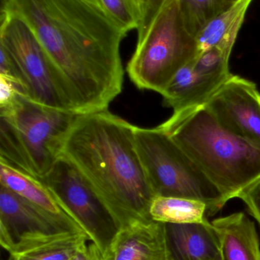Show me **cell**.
I'll return each instance as SVG.
<instances>
[{"label":"cell","mask_w":260,"mask_h":260,"mask_svg":"<svg viewBox=\"0 0 260 260\" xmlns=\"http://www.w3.org/2000/svg\"><path fill=\"white\" fill-rule=\"evenodd\" d=\"M134 138L156 197L201 200L207 203L208 215L211 216L225 206L218 188L166 132L158 126H136Z\"/></svg>","instance_id":"5b68a950"},{"label":"cell","mask_w":260,"mask_h":260,"mask_svg":"<svg viewBox=\"0 0 260 260\" xmlns=\"http://www.w3.org/2000/svg\"><path fill=\"white\" fill-rule=\"evenodd\" d=\"M166 231L174 260H212L221 256L212 222L166 224Z\"/></svg>","instance_id":"4fadbf2b"},{"label":"cell","mask_w":260,"mask_h":260,"mask_svg":"<svg viewBox=\"0 0 260 260\" xmlns=\"http://www.w3.org/2000/svg\"><path fill=\"white\" fill-rule=\"evenodd\" d=\"M141 12V20L137 30V41L145 37L150 26L160 10L161 0H137Z\"/></svg>","instance_id":"603a6c76"},{"label":"cell","mask_w":260,"mask_h":260,"mask_svg":"<svg viewBox=\"0 0 260 260\" xmlns=\"http://www.w3.org/2000/svg\"><path fill=\"white\" fill-rule=\"evenodd\" d=\"M103 260H174L166 224L154 220L138 221L119 229Z\"/></svg>","instance_id":"8fae6325"},{"label":"cell","mask_w":260,"mask_h":260,"mask_svg":"<svg viewBox=\"0 0 260 260\" xmlns=\"http://www.w3.org/2000/svg\"><path fill=\"white\" fill-rule=\"evenodd\" d=\"M230 53L216 46L195 58L194 70L201 76L224 84L232 76L229 70Z\"/></svg>","instance_id":"ffe728a7"},{"label":"cell","mask_w":260,"mask_h":260,"mask_svg":"<svg viewBox=\"0 0 260 260\" xmlns=\"http://www.w3.org/2000/svg\"><path fill=\"white\" fill-rule=\"evenodd\" d=\"M198 55L196 39L185 26L179 0L160 10L137 41L127 73L141 90L161 93L175 75Z\"/></svg>","instance_id":"8992f818"},{"label":"cell","mask_w":260,"mask_h":260,"mask_svg":"<svg viewBox=\"0 0 260 260\" xmlns=\"http://www.w3.org/2000/svg\"><path fill=\"white\" fill-rule=\"evenodd\" d=\"M107 15L125 32L137 29L141 12L137 0H101Z\"/></svg>","instance_id":"44dd1931"},{"label":"cell","mask_w":260,"mask_h":260,"mask_svg":"<svg viewBox=\"0 0 260 260\" xmlns=\"http://www.w3.org/2000/svg\"><path fill=\"white\" fill-rule=\"evenodd\" d=\"M193 60L175 75L161 93L163 105L172 108L174 113L206 106L224 85L197 73Z\"/></svg>","instance_id":"5bb4252c"},{"label":"cell","mask_w":260,"mask_h":260,"mask_svg":"<svg viewBox=\"0 0 260 260\" xmlns=\"http://www.w3.org/2000/svg\"><path fill=\"white\" fill-rule=\"evenodd\" d=\"M38 180L103 253L119 227L111 211L85 176L61 154L50 171Z\"/></svg>","instance_id":"ba28073f"},{"label":"cell","mask_w":260,"mask_h":260,"mask_svg":"<svg viewBox=\"0 0 260 260\" xmlns=\"http://www.w3.org/2000/svg\"><path fill=\"white\" fill-rule=\"evenodd\" d=\"M212 224L219 241L221 260H260L256 226L245 214H230Z\"/></svg>","instance_id":"7c38bea8"},{"label":"cell","mask_w":260,"mask_h":260,"mask_svg":"<svg viewBox=\"0 0 260 260\" xmlns=\"http://www.w3.org/2000/svg\"><path fill=\"white\" fill-rule=\"evenodd\" d=\"M20 93L22 91L15 82L0 76V108L11 105Z\"/></svg>","instance_id":"d4e9b609"},{"label":"cell","mask_w":260,"mask_h":260,"mask_svg":"<svg viewBox=\"0 0 260 260\" xmlns=\"http://www.w3.org/2000/svg\"><path fill=\"white\" fill-rule=\"evenodd\" d=\"M238 0H222V4H223V9L226 10V9H228L230 6H232L234 3H236ZM223 11V12H224Z\"/></svg>","instance_id":"4316f807"},{"label":"cell","mask_w":260,"mask_h":260,"mask_svg":"<svg viewBox=\"0 0 260 260\" xmlns=\"http://www.w3.org/2000/svg\"><path fill=\"white\" fill-rule=\"evenodd\" d=\"M0 185L41 210L83 229L59 204L45 185L36 177L0 160ZM84 232V231H83Z\"/></svg>","instance_id":"9a60e30c"},{"label":"cell","mask_w":260,"mask_h":260,"mask_svg":"<svg viewBox=\"0 0 260 260\" xmlns=\"http://www.w3.org/2000/svg\"><path fill=\"white\" fill-rule=\"evenodd\" d=\"M67 232L85 233L0 185V244L9 253L35 240Z\"/></svg>","instance_id":"9c48e42d"},{"label":"cell","mask_w":260,"mask_h":260,"mask_svg":"<svg viewBox=\"0 0 260 260\" xmlns=\"http://www.w3.org/2000/svg\"><path fill=\"white\" fill-rule=\"evenodd\" d=\"M22 18L71 90L78 114L107 110L122 92L120 47L127 35L85 0H5Z\"/></svg>","instance_id":"6da1fadb"},{"label":"cell","mask_w":260,"mask_h":260,"mask_svg":"<svg viewBox=\"0 0 260 260\" xmlns=\"http://www.w3.org/2000/svg\"><path fill=\"white\" fill-rule=\"evenodd\" d=\"M253 0H238L209 21L196 38L198 55L216 47L232 30L241 28Z\"/></svg>","instance_id":"ac0fdd59"},{"label":"cell","mask_w":260,"mask_h":260,"mask_svg":"<svg viewBox=\"0 0 260 260\" xmlns=\"http://www.w3.org/2000/svg\"><path fill=\"white\" fill-rule=\"evenodd\" d=\"M174 1H175V0H161V3H160V10H161L163 8H164L165 6H167L169 3H172V2Z\"/></svg>","instance_id":"83f0119b"},{"label":"cell","mask_w":260,"mask_h":260,"mask_svg":"<svg viewBox=\"0 0 260 260\" xmlns=\"http://www.w3.org/2000/svg\"><path fill=\"white\" fill-rule=\"evenodd\" d=\"M248 209L250 215L260 226V177L247 186L238 196Z\"/></svg>","instance_id":"cb8c5ba5"},{"label":"cell","mask_w":260,"mask_h":260,"mask_svg":"<svg viewBox=\"0 0 260 260\" xmlns=\"http://www.w3.org/2000/svg\"><path fill=\"white\" fill-rule=\"evenodd\" d=\"M206 215L207 203L183 197H156L150 208L151 218L165 224H203Z\"/></svg>","instance_id":"e0dca14e"},{"label":"cell","mask_w":260,"mask_h":260,"mask_svg":"<svg viewBox=\"0 0 260 260\" xmlns=\"http://www.w3.org/2000/svg\"><path fill=\"white\" fill-rule=\"evenodd\" d=\"M73 260H103L102 253L94 244H84L76 253Z\"/></svg>","instance_id":"484cf974"},{"label":"cell","mask_w":260,"mask_h":260,"mask_svg":"<svg viewBox=\"0 0 260 260\" xmlns=\"http://www.w3.org/2000/svg\"><path fill=\"white\" fill-rule=\"evenodd\" d=\"M135 127L108 109L77 114L61 148V155L91 183L119 229L152 219L156 196L136 148Z\"/></svg>","instance_id":"7a4b0ae2"},{"label":"cell","mask_w":260,"mask_h":260,"mask_svg":"<svg viewBox=\"0 0 260 260\" xmlns=\"http://www.w3.org/2000/svg\"><path fill=\"white\" fill-rule=\"evenodd\" d=\"M85 1L89 2V3H92V4L96 5V6L102 8V3H101V0H85ZM102 9H103V8H102Z\"/></svg>","instance_id":"f1b7e54d"},{"label":"cell","mask_w":260,"mask_h":260,"mask_svg":"<svg viewBox=\"0 0 260 260\" xmlns=\"http://www.w3.org/2000/svg\"><path fill=\"white\" fill-rule=\"evenodd\" d=\"M90 237L84 232H67L35 240L9 253L7 260H73Z\"/></svg>","instance_id":"2e32d148"},{"label":"cell","mask_w":260,"mask_h":260,"mask_svg":"<svg viewBox=\"0 0 260 260\" xmlns=\"http://www.w3.org/2000/svg\"><path fill=\"white\" fill-rule=\"evenodd\" d=\"M0 45L13 56L22 73L27 96L44 106L78 114L67 82L30 26L2 10Z\"/></svg>","instance_id":"52a82bcc"},{"label":"cell","mask_w":260,"mask_h":260,"mask_svg":"<svg viewBox=\"0 0 260 260\" xmlns=\"http://www.w3.org/2000/svg\"><path fill=\"white\" fill-rule=\"evenodd\" d=\"M212 260H221V256H220L219 257L216 258V259H214Z\"/></svg>","instance_id":"f546056e"},{"label":"cell","mask_w":260,"mask_h":260,"mask_svg":"<svg viewBox=\"0 0 260 260\" xmlns=\"http://www.w3.org/2000/svg\"><path fill=\"white\" fill-rule=\"evenodd\" d=\"M188 31L196 38L205 26L224 11L222 0H179Z\"/></svg>","instance_id":"d6986e66"},{"label":"cell","mask_w":260,"mask_h":260,"mask_svg":"<svg viewBox=\"0 0 260 260\" xmlns=\"http://www.w3.org/2000/svg\"><path fill=\"white\" fill-rule=\"evenodd\" d=\"M206 107L223 126L260 148V92L253 82L232 74Z\"/></svg>","instance_id":"30bf717a"},{"label":"cell","mask_w":260,"mask_h":260,"mask_svg":"<svg viewBox=\"0 0 260 260\" xmlns=\"http://www.w3.org/2000/svg\"><path fill=\"white\" fill-rule=\"evenodd\" d=\"M158 127L198 165L226 203L260 177V148L223 126L206 106L174 113Z\"/></svg>","instance_id":"3957f363"},{"label":"cell","mask_w":260,"mask_h":260,"mask_svg":"<svg viewBox=\"0 0 260 260\" xmlns=\"http://www.w3.org/2000/svg\"><path fill=\"white\" fill-rule=\"evenodd\" d=\"M0 76L15 82L27 96L25 82L19 67L12 54L2 45H0Z\"/></svg>","instance_id":"7402d4cb"},{"label":"cell","mask_w":260,"mask_h":260,"mask_svg":"<svg viewBox=\"0 0 260 260\" xmlns=\"http://www.w3.org/2000/svg\"><path fill=\"white\" fill-rule=\"evenodd\" d=\"M76 115L20 93L11 105L0 108V160L42 178L61 155Z\"/></svg>","instance_id":"277c9868"}]
</instances>
